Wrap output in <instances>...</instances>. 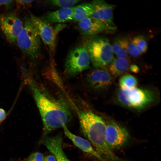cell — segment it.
<instances>
[{
  "mask_svg": "<svg viewBox=\"0 0 161 161\" xmlns=\"http://www.w3.org/2000/svg\"><path fill=\"white\" fill-rule=\"evenodd\" d=\"M30 84L41 117L44 135L66 125L71 118L70 112L66 105L48 96L32 83Z\"/></svg>",
  "mask_w": 161,
  "mask_h": 161,
  "instance_id": "6da1fadb",
  "label": "cell"
},
{
  "mask_svg": "<svg viewBox=\"0 0 161 161\" xmlns=\"http://www.w3.org/2000/svg\"><path fill=\"white\" fill-rule=\"evenodd\" d=\"M78 117L83 133L104 159L106 161H122L106 142V123L102 118L90 111L80 112Z\"/></svg>",
  "mask_w": 161,
  "mask_h": 161,
  "instance_id": "7a4b0ae2",
  "label": "cell"
},
{
  "mask_svg": "<svg viewBox=\"0 0 161 161\" xmlns=\"http://www.w3.org/2000/svg\"><path fill=\"white\" fill-rule=\"evenodd\" d=\"M86 38L83 46L88 51L91 62L97 69H106L114 58L109 39L97 35Z\"/></svg>",
  "mask_w": 161,
  "mask_h": 161,
  "instance_id": "3957f363",
  "label": "cell"
},
{
  "mask_svg": "<svg viewBox=\"0 0 161 161\" xmlns=\"http://www.w3.org/2000/svg\"><path fill=\"white\" fill-rule=\"evenodd\" d=\"M16 41L21 50L29 57L35 58L39 55L41 38L30 18L25 19L23 28Z\"/></svg>",
  "mask_w": 161,
  "mask_h": 161,
  "instance_id": "277c9868",
  "label": "cell"
},
{
  "mask_svg": "<svg viewBox=\"0 0 161 161\" xmlns=\"http://www.w3.org/2000/svg\"><path fill=\"white\" fill-rule=\"evenodd\" d=\"M116 97L118 103L122 106L140 110L153 102L155 96L151 90L135 87L127 90L120 89Z\"/></svg>",
  "mask_w": 161,
  "mask_h": 161,
  "instance_id": "5b68a950",
  "label": "cell"
},
{
  "mask_svg": "<svg viewBox=\"0 0 161 161\" xmlns=\"http://www.w3.org/2000/svg\"><path fill=\"white\" fill-rule=\"evenodd\" d=\"M91 63L89 53L84 46L74 48L69 52L66 57V72L70 75H76L88 69Z\"/></svg>",
  "mask_w": 161,
  "mask_h": 161,
  "instance_id": "8992f818",
  "label": "cell"
},
{
  "mask_svg": "<svg viewBox=\"0 0 161 161\" xmlns=\"http://www.w3.org/2000/svg\"><path fill=\"white\" fill-rule=\"evenodd\" d=\"M105 136L108 145L112 150L126 145L130 138L127 130L112 121H109L106 123Z\"/></svg>",
  "mask_w": 161,
  "mask_h": 161,
  "instance_id": "52a82bcc",
  "label": "cell"
},
{
  "mask_svg": "<svg viewBox=\"0 0 161 161\" xmlns=\"http://www.w3.org/2000/svg\"><path fill=\"white\" fill-rule=\"evenodd\" d=\"M30 18L41 39L48 48L51 54H53L55 47L56 30L51 24L45 21L41 18L31 14Z\"/></svg>",
  "mask_w": 161,
  "mask_h": 161,
  "instance_id": "ba28073f",
  "label": "cell"
},
{
  "mask_svg": "<svg viewBox=\"0 0 161 161\" xmlns=\"http://www.w3.org/2000/svg\"><path fill=\"white\" fill-rule=\"evenodd\" d=\"M0 26L8 40L13 43L22 30L23 24L16 15L9 13L0 17Z\"/></svg>",
  "mask_w": 161,
  "mask_h": 161,
  "instance_id": "9c48e42d",
  "label": "cell"
},
{
  "mask_svg": "<svg viewBox=\"0 0 161 161\" xmlns=\"http://www.w3.org/2000/svg\"><path fill=\"white\" fill-rule=\"evenodd\" d=\"M76 28L82 35L86 37L97 35L99 33L116 29V26L107 25L89 17L78 22Z\"/></svg>",
  "mask_w": 161,
  "mask_h": 161,
  "instance_id": "30bf717a",
  "label": "cell"
},
{
  "mask_svg": "<svg viewBox=\"0 0 161 161\" xmlns=\"http://www.w3.org/2000/svg\"><path fill=\"white\" fill-rule=\"evenodd\" d=\"M92 3L94 10L90 17L107 25L116 26L113 21L114 5L103 0H95Z\"/></svg>",
  "mask_w": 161,
  "mask_h": 161,
  "instance_id": "8fae6325",
  "label": "cell"
},
{
  "mask_svg": "<svg viewBox=\"0 0 161 161\" xmlns=\"http://www.w3.org/2000/svg\"><path fill=\"white\" fill-rule=\"evenodd\" d=\"M87 80L92 88L97 90L106 89L112 82V77L106 69H97L90 72Z\"/></svg>",
  "mask_w": 161,
  "mask_h": 161,
  "instance_id": "7c38bea8",
  "label": "cell"
},
{
  "mask_svg": "<svg viewBox=\"0 0 161 161\" xmlns=\"http://www.w3.org/2000/svg\"><path fill=\"white\" fill-rule=\"evenodd\" d=\"M62 139L60 134L53 136H46L41 141L42 144L55 157L56 161H70L62 147Z\"/></svg>",
  "mask_w": 161,
  "mask_h": 161,
  "instance_id": "4fadbf2b",
  "label": "cell"
},
{
  "mask_svg": "<svg viewBox=\"0 0 161 161\" xmlns=\"http://www.w3.org/2000/svg\"><path fill=\"white\" fill-rule=\"evenodd\" d=\"M62 128L66 136L81 150L95 157L100 161H106L88 141L73 134L68 129L66 125H64Z\"/></svg>",
  "mask_w": 161,
  "mask_h": 161,
  "instance_id": "5bb4252c",
  "label": "cell"
},
{
  "mask_svg": "<svg viewBox=\"0 0 161 161\" xmlns=\"http://www.w3.org/2000/svg\"><path fill=\"white\" fill-rule=\"evenodd\" d=\"M74 7L60 8L45 15L41 18L45 21L51 24L61 23L73 20Z\"/></svg>",
  "mask_w": 161,
  "mask_h": 161,
  "instance_id": "9a60e30c",
  "label": "cell"
},
{
  "mask_svg": "<svg viewBox=\"0 0 161 161\" xmlns=\"http://www.w3.org/2000/svg\"><path fill=\"white\" fill-rule=\"evenodd\" d=\"M130 66L128 58H114L109 66V72L114 77L118 76L127 71Z\"/></svg>",
  "mask_w": 161,
  "mask_h": 161,
  "instance_id": "2e32d148",
  "label": "cell"
},
{
  "mask_svg": "<svg viewBox=\"0 0 161 161\" xmlns=\"http://www.w3.org/2000/svg\"><path fill=\"white\" fill-rule=\"evenodd\" d=\"M94 6L92 2L81 4L75 7L72 20L78 22L90 17L92 14Z\"/></svg>",
  "mask_w": 161,
  "mask_h": 161,
  "instance_id": "e0dca14e",
  "label": "cell"
},
{
  "mask_svg": "<svg viewBox=\"0 0 161 161\" xmlns=\"http://www.w3.org/2000/svg\"><path fill=\"white\" fill-rule=\"evenodd\" d=\"M121 47L125 49L129 54L132 56L137 58L142 54L138 51L131 40L124 37H118L116 38Z\"/></svg>",
  "mask_w": 161,
  "mask_h": 161,
  "instance_id": "ac0fdd59",
  "label": "cell"
},
{
  "mask_svg": "<svg viewBox=\"0 0 161 161\" xmlns=\"http://www.w3.org/2000/svg\"><path fill=\"white\" fill-rule=\"evenodd\" d=\"M137 83L136 78L130 74L123 75L120 77L119 81L120 89L126 90L136 87Z\"/></svg>",
  "mask_w": 161,
  "mask_h": 161,
  "instance_id": "d6986e66",
  "label": "cell"
},
{
  "mask_svg": "<svg viewBox=\"0 0 161 161\" xmlns=\"http://www.w3.org/2000/svg\"><path fill=\"white\" fill-rule=\"evenodd\" d=\"M131 41L142 54L147 51L148 45L144 36L141 35H137L133 38Z\"/></svg>",
  "mask_w": 161,
  "mask_h": 161,
  "instance_id": "ffe728a7",
  "label": "cell"
},
{
  "mask_svg": "<svg viewBox=\"0 0 161 161\" xmlns=\"http://www.w3.org/2000/svg\"><path fill=\"white\" fill-rule=\"evenodd\" d=\"M80 1L79 0H52L48 1V3L52 5L64 8L73 7Z\"/></svg>",
  "mask_w": 161,
  "mask_h": 161,
  "instance_id": "44dd1931",
  "label": "cell"
},
{
  "mask_svg": "<svg viewBox=\"0 0 161 161\" xmlns=\"http://www.w3.org/2000/svg\"><path fill=\"white\" fill-rule=\"evenodd\" d=\"M27 161H44V157L42 154L36 152L31 154L27 159Z\"/></svg>",
  "mask_w": 161,
  "mask_h": 161,
  "instance_id": "7402d4cb",
  "label": "cell"
},
{
  "mask_svg": "<svg viewBox=\"0 0 161 161\" xmlns=\"http://www.w3.org/2000/svg\"><path fill=\"white\" fill-rule=\"evenodd\" d=\"M117 58H128L129 54L126 50L122 47L115 54Z\"/></svg>",
  "mask_w": 161,
  "mask_h": 161,
  "instance_id": "603a6c76",
  "label": "cell"
},
{
  "mask_svg": "<svg viewBox=\"0 0 161 161\" xmlns=\"http://www.w3.org/2000/svg\"><path fill=\"white\" fill-rule=\"evenodd\" d=\"M6 117L5 112L3 109L0 108V123Z\"/></svg>",
  "mask_w": 161,
  "mask_h": 161,
  "instance_id": "cb8c5ba5",
  "label": "cell"
},
{
  "mask_svg": "<svg viewBox=\"0 0 161 161\" xmlns=\"http://www.w3.org/2000/svg\"><path fill=\"white\" fill-rule=\"evenodd\" d=\"M44 161H56V160L53 155H49L44 158Z\"/></svg>",
  "mask_w": 161,
  "mask_h": 161,
  "instance_id": "d4e9b609",
  "label": "cell"
},
{
  "mask_svg": "<svg viewBox=\"0 0 161 161\" xmlns=\"http://www.w3.org/2000/svg\"><path fill=\"white\" fill-rule=\"evenodd\" d=\"M33 0H17L16 1L17 3L22 5H29L33 1Z\"/></svg>",
  "mask_w": 161,
  "mask_h": 161,
  "instance_id": "484cf974",
  "label": "cell"
},
{
  "mask_svg": "<svg viewBox=\"0 0 161 161\" xmlns=\"http://www.w3.org/2000/svg\"><path fill=\"white\" fill-rule=\"evenodd\" d=\"M129 69L131 72L135 73H137L139 71L138 67L137 65L134 64L130 65Z\"/></svg>",
  "mask_w": 161,
  "mask_h": 161,
  "instance_id": "4316f807",
  "label": "cell"
},
{
  "mask_svg": "<svg viewBox=\"0 0 161 161\" xmlns=\"http://www.w3.org/2000/svg\"><path fill=\"white\" fill-rule=\"evenodd\" d=\"M13 1V0H0V5L8 6L11 4Z\"/></svg>",
  "mask_w": 161,
  "mask_h": 161,
  "instance_id": "83f0119b",
  "label": "cell"
}]
</instances>
